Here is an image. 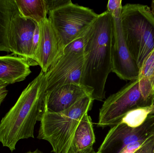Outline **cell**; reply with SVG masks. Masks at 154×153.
Returning <instances> with one entry per match:
<instances>
[{
	"instance_id": "6da1fadb",
	"label": "cell",
	"mask_w": 154,
	"mask_h": 153,
	"mask_svg": "<svg viewBox=\"0 0 154 153\" xmlns=\"http://www.w3.org/2000/svg\"><path fill=\"white\" fill-rule=\"evenodd\" d=\"M113 19L108 10L99 14L83 36L84 63L80 84L93 100L106 99V83L112 72Z\"/></svg>"
},
{
	"instance_id": "d6986e66",
	"label": "cell",
	"mask_w": 154,
	"mask_h": 153,
	"mask_svg": "<svg viewBox=\"0 0 154 153\" xmlns=\"http://www.w3.org/2000/svg\"><path fill=\"white\" fill-rule=\"evenodd\" d=\"M84 43L83 37L79 38L64 47L63 52H72L76 54H83Z\"/></svg>"
},
{
	"instance_id": "2e32d148",
	"label": "cell",
	"mask_w": 154,
	"mask_h": 153,
	"mask_svg": "<svg viewBox=\"0 0 154 153\" xmlns=\"http://www.w3.org/2000/svg\"><path fill=\"white\" fill-rule=\"evenodd\" d=\"M20 15L30 19L38 25L47 17L48 14L45 0H14Z\"/></svg>"
},
{
	"instance_id": "603a6c76",
	"label": "cell",
	"mask_w": 154,
	"mask_h": 153,
	"mask_svg": "<svg viewBox=\"0 0 154 153\" xmlns=\"http://www.w3.org/2000/svg\"><path fill=\"white\" fill-rule=\"evenodd\" d=\"M154 151V134L134 153H153Z\"/></svg>"
},
{
	"instance_id": "3957f363",
	"label": "cell",
	"mask_w": 154,
	"mask_h": 153,
	"mask_svg": "<svg viewBox=\"0 0 154 153\" xmlns=\"http://www.w3.org/2000/svg\"><path fill=\"white\" fill-rule=\"evenodd\" d=\"M93 101L90 96H86L69 108L57 113L42 109L37 138L48 141L54 153H68L77 127L91 110Z\"/></svg>"
},
{
	"instance_id": "83f0119b",
	"label": "cell",
	"mask_w": 154,
	"mask_h": 153,
	"mask_svg": "<svg viewBox=\"0 0 154 153\" xmlns=\"http://www.w3.org/2000/svg\"><path fill=\"white\" fill-rule=\"evenodd\" d=\"M153 153H154V152H153Z\"/></svg>"
},
{
	"instance_id": "277c9868",
	"label": "cell",
	"mask_w": 154,
	"mask_h": 153,
	"mask_svg": "<svg viewBox=\"0 0 154 153\" xmlns=\"http://www.w3.org/2000/svg\"><path fill=\"white\" fill-rule=\"evenodd\" d=\"M125 41L138 68L154 48V19L147 5L127 4L120 16Z\"/></svg>"
},
{
	"instance_id": "30bf717a",
	"label": "cell",
	"mask_w": 154,
	"mask_h": 153,
	"mask_svg": "<svg viewBox=\"0 0 154 153\" xmlns=\"http://www.w3.org/2000/svg\"><path fill=\"white\" fill-rule=\"evenodd\" d=\"M113 17V44L112 72L125 81L138 80L139 68L134 60L125 41L120 17Z\"/></svg>"
},
{
	"instance_id": "5bb4252c",
	"label": "cell",
	"mask_w": 154,
	"mask_h": 153,
	"mask_svg": "<svg viewBox=\"0 0 154 153\" xmlns=\"http://www.w3.org/2000/svg\"><path fill=\"white\" fill-rule=\"evenodd\" d=\"M96 142L91 118L86 113L77 127L68 153H92Z\"/></svg>"
},
{
	"instance_id": "7c38bea8",
	"label": "cell",
	"mask_w": 154,
	"mask_h": 153,
	"mask_svg": "<svg viewBox=\"0 0 154 153\" xmlns=\"http://www.w3.org/2000/svg\"><path fill=\"white\" fill-rule=\"evenodd\" d=\"M88 96L91 97L88 92L81 84H65L46 92L43 108L53 113L61 112Z\"/></svg>"
},
{
	"instance_id": "d4e9b609",
	"label": "cell",
	"mask_w": 154,
	"mask_h": 153,
	"mask_svg": "<svg viewBox=\"0 0 154 153\" xmlns=\"http://www.w3.org/2000/svg\"><path fill=\"white\" fill-rule=\"evenodd\" d=\"M151 13H152V15L154 19V0L152 1V4H151Z\"/></svg>"
},
{
	"instance_id": "4316f807",
	"label": "cell",
	"mask_w": 154,
	"mask_h": 153,
	"mask_svg": "<svg viewBox=\"0 0 154 153\" xmlns=\"http://www.w3.org/2000/svg\"><path fill=\"white\" fill-rule=\"evenodd\" d=\"M92 153H99L98 152H93Z\"/></svg>"
},
{
	"instance_id": "cb8c5ba5",
	"label": "cell",
	"mask_w": 154,
	"mask_h": 153,
	"mask_svg": "<svg viewBox=\"0 0 154 153\" xmlns=\"http://www.w3.org/2000/svg\"><path fill=\"white\" fill-rule=\"evenodd\" d=\"M8 85L6 83L0 81V107L8 94V91L6 87Z\"/></svg>"
},
{
	"instance_id": "9c48e42d",
	"label": "cell",
	"mask_w": 154,
	"mask_h": 153,
	"mask_svg": "<svg viewBox=\"0 0 154 153\" xmlns=\"http://www.w3.org/2000/svg\"><path fill=\"white\" fill-rule=\"evenodd\" d=\"M154 134V116H151L138 127L128 126L119 123L109 131L98 152L99 153H119L129 144Z\"/></svg>"
},
{
	"instance_id": "7402d4cb",
	"label": "cell",
	"mask_w": 154,
	"mask_h": 153,
	"mask_svg": "<svg viewBox=\"0 0 154 153\" xmlns=\"http://www.w3.org/2000/svg\"><path fill=\"white\" fill-rule=\"evenodd\" d=\"M151 137V136H150ZM150 137L133 142L123 148L119 153H134L146 142Z\"/></svg>"
},
{
	"instance_id": "5b68a950",
	"label": "cell",
	"mask_w": 154,
	"mask_h": 153,
	"mask_svg": "<svg viewBox=\"0 0 154 153\" xmlns=\"http://www.w3.org/2000/svg\"><path fill=\"white\" fill-rule=\"evenodd\" d=\"M48 14L63 48L83 37L99 15L91 9L72 2Z\"/></svg>"
},
{
	"instance_id": "ac0fdd59",
	"label": "cell",
	"mask_w": 154,
	"mask_h": 153,
	"mask_svg": "<svg viewBox=\"0 0 154 153\" xmlns=\"http://www.w3.org/2000/svg\"><path fill=\"white\" fill-rule=\"evenodd\" d=\"M153 116H154V104L131 110L125 115L119 122L130 127H138L142 125L148 118Z\"/></svg>"
},
{
	"instance_id": "8fae6325",
	"label": "cell",
	"mask_w": 154,
	"mask_h": 153,
	"mask_svg": "<svg viewBox=\"0 0 154 153\" xmlns=\"http://www.w3.org/2000/svg\"><path fill=\"white\" fill-rule=\"evenodd\" d=\"M38 26L39 40L34 62L35 65L39 66L42 71L46 73L63 48L48 18H46Z\"/></svg>"
},
{
	"instance_id": "7a4b0ae2",
	"label": "cell",
	"mask_w": 154,
	"mask_h": 153,
	"mask_svg": "<svg viewBox=\"0 0 154 153\" xmlns=\"http://www.w3.org/2000/svg\"><path fill=\"white\" fill-rule=\"evenodd\" d=\"M46 86V74L41 70L1 120L0 143L11 152L20 140L34 138L35 125L42 114Z\"/></svg>"
},
{
	"instance_id": "484cf974",
	"label": "cell",
	"mask_w": 154,
	"mask_h": 153,
	"mask_svg": "<svg viewBox=\"0 0 154 153\" xmlns=\"http://www.w3.org/2000/svg\"><path fill=\"white\" fill-rule=\"evenodd\" d=\"M25 153H44L43 152H41L38 149H36V150L34 151H29V152H27Z\"/></svg>"
},
{
	"instance_id": "e0dca14e",
	"label": "cell",
	"mask_w": 154,
	"mask_h": 153,
	"mask_svg": "<svg viewBox=\"0 0 154 153\" xmlns=\"http://www.w3.org/2000/svg\"><path fill=\"white\" fill-rule=\"evenodd\" d=\"M11 10L12 0H0V52H11L7 41V31Z\"/></svg>"
},
{
	"instance_id": "ffe728a7",
	"label": "cell",
	"mask_w": 154,
	"mask_h": 153,
	"mask_svg": "<svg viewBox=\"0 0 154 153\" xmlns=\"http://www.w3.org/2000/svg\"><path fill=\"white\" fill-rule=\"evenodd\" d=\"M121 0H109L108 2L107 10L113 17H120L122 12Z\"/></svg>"
},
{
	"instance_id": "9a60e30c",
	"label": "cell",
	"mask_w": 154,
	"mask_h": 153,
	"mask_svg": "<svg viewBox=\"0 0 154 153\" xmlns=\"http://www.w3.org/2000/svg\"><path fill=\"white\" fill-rule=\"evenodd\" d=\"M138 81L144 97L154 102V48L139 68Z\"/></svg>"
},
{
	"instance_id": "ba28073f",
	"label": "cell",
	"mask_w": 154,
	"mask_h": 153,
	"mask_svg": "<svg viewBox=\"0 0 154 153\" xmlns=\"http://www.w3.org/2000/svg\"><path fill=\"white\" fill-rule=\"evenodd\" d=\"M37 23L22 16L14 0H12L11 19L7 31V41L12 54L27 60L32 66L31 52L32 39Z\"/></svg>"
},
{
	"instance_id": "44dd1931",
	"label": "cell",
	"mask_w": 154,
	"mask_h": 153,
	"mask_svg": "<svg viewBox=\"0 0 154 153\" xmlns=\"http://www.w3.org/2000/svg\"><path fill=\"white\" fill-rule=\"evenodd\" d=\"M48 13L72 2L71 0H45Z\"/></svg>"
},
{
	"instance_id": "52a82bcc",
	"label": "cell",
	"mask_w": 154,
	"mask_h": 153,
	"mask_svg": "<svg viewBox=\"0 0 154 153\" xmlns=\"http://www.w3.org/2000/svg\"><path fill=\"white\" fill-rule=\"evenodd\" d=\"M83 63V54L62 51L45 73L46 92L65 84H80Z\"/></svg>"
},
{
	"instance_id": "8992f818",
	"label": "cell",
	"mask_w": 154,
	"mask_h": 153,
	"mask_svg": "<svg viewBox=\"0 0 154 153\" xmlns=\"http://www.w3.org/2000/svg\"><path fill=\"white\" fill-rule=\"evenodd\" d=\"M154 104V101L147 99L144 96L138 79L131 81L105 100L100 109L97 125L102 127L115 125L131 110Z\"/></svg>"
},
{
	"instance_id": "4fadbf2b",
	"label": "cell",
	"mask_w": 154,
	"mask_h": 153,
	"mask_svg": "<svg viewBox=\"0 0 154 153\" xmlns=\"http://www.w3.org/2000/svg\"><path fill=\"white\" fill-rule=\"evenodd\" d=\"M31 73L25 58L13 54L0 56V81L13 84L24 81Z\"/></svg>"
}]
</instances>
